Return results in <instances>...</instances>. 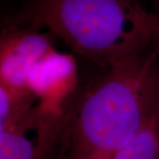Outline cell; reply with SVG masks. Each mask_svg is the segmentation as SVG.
Instances as JSON below:
<instances>
[{
    "instance_id": "cell-6",
    "label": "cell",
    "mask_w": 159,
    "mask_h": 159,
    "mask_svg": "<svg viewBox=\"0 0 159 159\" xmlns=\"http://www.w3.org/2000/svg\"><path fill=\"white\" fill-rule=\"evenodd\" d=\"M37 101L29 89L0 81V131L20 119Z\"/></svg>"
},
{
    "instance_id": "cell-4",
    "label": "cell",
    "mask_w": 159,
    "mask_h": 159,
    "mask_svg": "<svg viewBox=\"0 0 159 159\" xmlns=\"http://www.w3.org/2000/svg\"><path fill=\"white\" fill-rule=\"evenodd\" d=\"M49 34L33 27L5 23L0 40V81L28 89L30 70L54 49Z\"/></svg>"
},
{
    "instance_id": "cell-2",
    "label": "cell",
    "mask_w": 159,
    "mask_h": 159,
    "mask_svg": "<svg viewBox=\"0 0 159 159\" xmlns=\"http://www.w3.org/2000/svg\"><path fill=\"white\" fill-rule=\"evenodd\" d=\"M5 23L44 29L102 68L159 43V18L141 0H24Z\"/></svg>"
},
{
    "instance_id": "cell-1",
    "label": "cell",
    "mask_w": 159,
    "mask_h": 159,
    "mask_svg": "<svg viewBox=\"0 0 159 159\" xmlns=\"http://www.w3.org/2000/svg\"><path fill=\"white\" fill-rule=\"evenodd\" d=\"M105 69L66 109V159L112 156L158 118L159 43Z\"/></svg>"
},
{
    "instance_id": "cell-7",
    "label": "cell",
    "mask_w": 159,
    "mask_h": 159,
    "mask_svg": "<svg viewBox=\"0 0 159 159\" xmlns=\"http://www.w3.org/2000/svg\"><path fill=\"white\" fill-rule=\"evenodd\" d=\"M111 159H159V119L155 117Z\"/></svg>"
},
{
    "instance_id": "cell-5",
    "label": "cell",
    "mask_w": 159,
    "mask_h": 159,
    "mask_svg": "<svg viewBox=\"0 0 159 159\" xmlns=\"http://www.w3.org/2000/svg\"><path fill=\"white\" fill-rule=\"evenodd\" d=\"M77 82V68L73 56L53 49L29 72L27 88L37 99L54 108L66 110Z\"/></svg>"
},
{
    "instance_id": "cell-8",
    "label": "cell",
    "mask_w": 159,
    "mask_h": 159,
    "mask_svg": "<svg viewBox=\"0 0 159 159\" xmlns=\"http://www.w3.org/2000/svg\"><path fill=\"white\" fill-rule=\"evenodd\" d=\"M112 156H108V155H93L87 159H111Z\"/></svg>"
},
{
    "instance_id": "cell-10",
    "label": "cell",
    "mask_w": 159,
    "mask_h": 159,
    "mask_svg": "<svg viewBox=\"0 0 159 159\" xmlns=\"http://www.w3.org/2000/svg\"><path fill=\"white\" fill-rule=\"evenodd\" d=\"M158 118H159V106H158Z\"/></svg>"
},
{
    "instance_id": "cell-9",
    "label": "cell",
    "mask_w": 159,
    "mask_h": 159,
    "mask_svg": "<svg viewBox=\"0 0 159 159\" xmlns=\"http://www.w3.org/2000/svg\"><path fill=\"white\" fill-rule=\"evenodd\" d=\"M153 12L159 18V0L153 1Z\"/></svg>"
},
{
    "instance_id": "cell-3",
    "label": "cell",
    "mask_w": 159,
    "mask_h": 159,
    "mask_svg": "<svg viewBox=\"0 0 159 159\" xmlns=\"http://www.w3.org/2000/svg\"><path fill=\"white\" fill-rule=\"evenodd\" d=\"M66 109L38 100L20 119L0 131V159H51L62 142Z\"/></svg>"
}]
</instances>
